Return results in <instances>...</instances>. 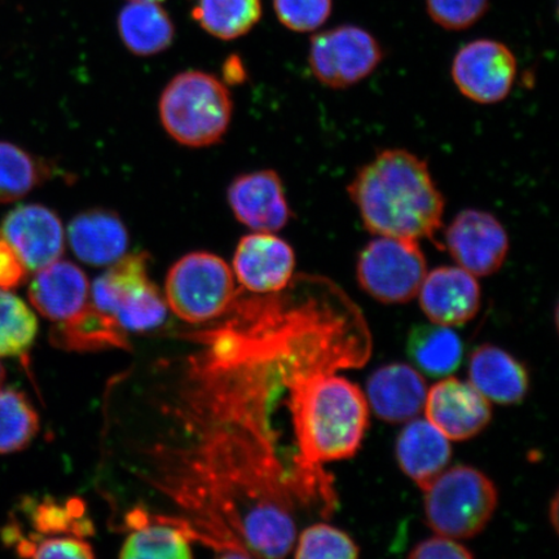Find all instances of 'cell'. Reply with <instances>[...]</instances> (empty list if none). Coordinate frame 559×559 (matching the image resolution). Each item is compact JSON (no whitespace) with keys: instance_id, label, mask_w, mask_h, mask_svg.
<instances>
[{"instance_id":"cell-7","label":"cell","mask_w":559,"mask_h":559,"mask_svg":"<svg viewBox=\"0 0 559 559\" xmlns=\"http://www.w3.org/2000/svg\"><path fill=\"white\" fill-rule=\"evenodd\" d=\"M91 304L124 332H146L164 323L165 300L148 277V255L122 257L96 280Z\"/></svg>"},{"instance_id":"cell-29","label":"cell","mask_w":559,"mask_h":559,"mask_svg":"<svg viewBox=\"0 0 559 559\" xmlns=\"http://www.w3.org/2000/svg\"><path fill=\"white\" fill-rule=\"evenodd\" d=\"M0 537L7 547L25 558H79L95 557L94 549L81 537L52 536L39 534L25 535L16 522L7 523L0 531Z\"/></svg>"},{"instance_id":"cell-27","label":"cell","mask_w":559,"mask_h":559,"mask_svg":"<svg viewBox=\"0 0 559 559\" xmlns=\"http://www.w3.org/2000/svg\"><path fill=\"white\" fill-rule=\"evenodd\" d=\"M47 178V166L20 146L0 142V204L29 194Z\"/></svg>"},{"instance_id":"cell-37","label":"cell","mask_w":559,"mask_h":559,"mask_svg":"<svg viewBox=\"0 0 559 559\" xmlns=\"http://www.w3.org/2000/svg\"><path fill=\"white\" fill-rule=\"evenodd\" d=\"M225 76L228 83H239L245 79V70L240 58L230 56L225 66Z\"/></svg>"},{"instance_id":"cell-26","label":"cell","mask_w":559,"mask_h":559,"mask_svg":"<svg viewBox=\"0 0 559 559\" xmlns=\"http://www.w3.org/2000/svg\"><path fill=\"white\" fill-rule=\"evenodd\" d=\"M191 540L171 524L148 522L134 528L122 545L123 559H190Z\"/></svg>"},{"instance_id":"cell-30","label":"cell","mask_w":559,"mask_h":559,"mask_svg":"<svg viewBox=\"0 0 559 559\" xmlns=\"http://www.w3.org/2000/svg\"><path fill=\"white\" fill-rule=\"evenodd\" d=\"M32 526L39 535H68L85 537L93 534V524L83 516V504L79 500L62 502L45 499L40 502L27 500L23 506Z\"/></svg>"},{"instance_id":"cell-2","label":"cell","mask_w":559,"mask_h":559,"mask_svg":"<svg viewBox=\"0 0 559 559\" xmlns=\"http://www.w3.org/2000/svg\"><path fill=\"white\" fill-rule=\"evenodd\" d=\"M293 439V496L321 501L326 513L335 507L331 475L323 466L355 456L369 423L367 397L355 383L330 369H311L293 377L286 388Z\"/></svg>"},{"instance_id":"cell-25","label":"cell","mask_w":559,"mask_h":559,"mask_svg":"<svg viewBox=\"0 0 559 559\" xmlns=\"http://www.w3.org/2000/svg\"><path fill=\"white\" fill-rule=\"evenodd\" d=\"M193 19L202 29L225 40L249 33L262 17V0H198Z\"/></svg>"},{"instance_id":"cell-34","label":"cell","mask_w":559,"mask_h":559,"mask_svg":"<svg viewBox=\"0 0 559 559\" xmlns=\"http://www.w3.org/2000/svg\"><path fill=\"white\" fill-rule=\"evenodd\" d=\"M432 21L447 31H465L477 24L489 9V0H426Z\"/></svg>"},{"instance_id":"cell-13","label":"cell","mask_w":559,"mask_h":559,"mask_svg":"<svg viewBox=\"0 0 559 559\" xmlns=\"http://www.w3.org/2000/svg\"><path fill=\"white\" fill-rule=\"evenodd\" d=\"M426 419L450 440H467L484 431L492 418L491 404L471 382L450 377L428 390Z\"/></svg>"},{"instance_id":"cell-22","label":"cell","mask_w":559,"mask_h":559,"mask_svg":"<svg viewBox=\"0 0 559 559\" xmlns=\"http://www.w3.org/2000/svg\"><path fill=\"white\" fill-rule=\"evenodd\" d=\"M117 25L124 46L139 56L163 52L174 40L175 27L169 13L156 2L124 5Z\"/></svg>"},{"instance_id":"cell-15","label":"cell","mask_w":559,"mask_h":559,"mask_svg":"<svg viewBox=\"0 0 559 559\" xmlns=\"http://www.w3.org/2000/svg\"><path fill=\"white\" fill-rule=\"evenodd\" d=\"M228 202L236 218L255 233L275 234L290 221L282 179L272 170L236 178L229 186Z\"/></svg>"},{"instance_id":"cell-38","label":"cell","mask_w":559,"mask_h":559,"mask_svg":"<svg viewBox=\"0 0 559 559\" xmlns=\"http://www.w3.org/2000/svg\"><path fill=\"white\" fill-rule=\"evenodd\" d=\"M558 493H556L554 500L550 502V509H549V519L551 524H554L555 530H558Z\"/></svg>"},{"instance_id":"cell-20","label":"cell","mask_w":559,"mask_h":559,"mask_svg":"<svg viewBox=\"0 0 559 559\" xmlns=\"http://www.w3.org/2000/svg\"><path fill=\"white\" fill-rule=\"evenodd\" d=\"M68 240L79 260L104 267L121 260L130 237L120 216L109 210L93 209L70 222Z\"/></svg>"},{"instance_id":"cell-6","label":"cell","mask_w":559,"mask_h":559,"mask_svg":"<svg viewBox=\"0 0 559 559\" xmlns=\"http://www.w3.org/2000/svg\"><path fill=\"white\" fill-rule=\"evenodd\" d=\"M165 292L171 311L191 324L225 317L239 297L233 270L206 251L180 258L167 274Z\"/></svg>"},{"instance_id":"cell-18","label":"cell","mask_w":559,"mask_h":559,"mask_svg":"<svg viewBox=\"0 0 559 559\" xmlns=\"http://www.w3.org/2000/svg\"><path fill=\"white\" fill-rule=\"evenodd\" d=\"M428 386L414 367L394 362L369 377L367 402L374 415L390 424L408 423L425 408Z\"/></svg>"},{"instance_id":"cell-21","label":"cell","mask_w":559,"mask_h":559,"mask_svg":"<svg viewBox=\"0 0 559 559\" xmlns=\"http://www.w3.org/2000/svg\"><path fill=\"white\" fill-rule=\"evenodd\" d=\"M469 379L489 402L519 404L527 395L528 373L521 361L498 346L481 345L469 358Z\"/></svg>"},{"instance_id":"cell-12","label":"cell","mask_w":559,"mask_h":559,"mask_svg":"<svg viewBox=\"0 0 559 559\" xmlns=\"http://www.w3.org/2000/svg\"><path fill=\"white\" fill-rule=\"evenodd\" d=\"M0 237L11 245L29 272L60 260L66 234L61 221L44 205H21L11 210L0 225Z\"/></svg>"},{"instance_id":"cell-23","label":"cell","mask_w":559,"mask_h":559,"mask_svg":"<svg viewBox=\"0 0 559 559\" xmlns=\"http://www.w3.org/2000/svg\"><path fill=\"white\" fill-rule=\"evenodd\" d=\"M407 353L419 372L439 379L456 372L463 361L464 345L450 326L421 324L412 328Z\"/></svg>"},{"instance_id":"cell-40","label":"cell","mask_w":559,"mask_h":559,"mask_svg":"<svg viewBox=\"0 0 559 559\" xmlns=\"http://www.w3.org/2000/svg\"><path fill=\"white\" fill-rule=\"evenodd\" d=\"M131 2H163V0H131Z\"/></svg>"},{"instance_id":"cell-31","label":"cell","mask_w":559,"mask_h":559,"mask_svg":"<svg viewBox=\"0 0 559 559\" xmlns=\"http://www.w3.org/2000/svg\"><path fill=\"white\" fill-rule=\"evenodd\" d=\"M38 333V321L24 300L0 289V356H23Z\"/></svg>"},{"instance_id":"cell-39","label":"cell","mask_w":559,"mask_h":559,"mask_svg":"<svg viewBox=\"0 0 559 559\" xmlns=\"http://www.w3.org/2000/svg\"><path fill=\"white\" fill-rule=\"evenodd\" d=\"M5 379V370L2 365H0V388H2V384Z\"/></svg>"},{"instance_id":"cell-8","label":"cell","mask_w":559,"mask_h":559,"mask_svg":"<svg viewBox=\"0 0 559 559\" xmlns=\"http://www.w3.org/2000/svg\"><path fill=\"white\" fill-rule=\"evenodd\" d=\"M428 264L417 240L379 236L356 263L361 289L379 302L407 304L418 295Z\"/></svg>"},{"instance_id":"cell-33","label":"cell","mask_w":559,"mask_h":559,"mask_svg":"<svg viewBox=\"0 0 559 559\" xmlns=\"http://www.w3.org/2000/svg\"><path fill=\"white\" fill-rule=\"evenodd\" d=\"M276 16L297 33L318 31L332 15L333 0H274Z\"/></svg>"},{"instance_id":"cell-5","label":"cell","mask_w":559,"mask_h":559,"mask_svg":"<svg viewBox=\"0 0 559 559\" xmlns=\"http://www.w3.org/2000/svg\"><path fill=\"white\" fill-rule=\"evenodd\" d=\"M424 492L426 523L437 535L453 540L479 535L499 502L493 481L466 465L445 469Z\"/></svg>"},{"instance_id":"cell-24","label":"cell","mask_w":559,"mask_h":559,"mask_svg":"<svg viewBox=\"0 0 559 559\" xmlns=\"http://www.w3.org/2000/svg\"><path fill=\"white\" fill-rule=\"evenodd\" d=\"M51 342L55 346L74 349V352L124 348L128 345L122 328L107 314L97 311L91 304L79 317L66 323L56 324L51 333Z\"/></svg>"},{"instance_id":"cell-14","label":"cell","mask_w":559,"mask_h":559,"mask_svg":"<svg viewBox=\"0 0 559 559\" xmlns=\"http://www.w3.org/2000/svg\"><path fill=\"white\" fill-rule=\"evenodd\" d=\"M296 255L290 245L271 233L242 237L234 257L237 280L254 295H272L292 282Z\"/></svg>"},{"instance_id":"cell-17","label":"cell","mask_w":559,"mask_h":559,"mask_svg":"<svg viewBox=\"0 0 559 559\" xmlns=\"http://www.w3.org/2000/svg\"><path fill=\"white\" fill-rule=\"evenodd\" d=\"M27 296L41 317L66 323L87 309L90 283L79 265L58 260L35 272Z\"/></svg>"},{"instance_id":"cell-35","label":"cell","mask_w":559,"mask_h":559,"mask_svg":"<svg viewBox=\"0 0 559 559\" xmlns=\"http://www.w3.org/2000/svg\"><path fill=\"white\" fill-rule=\"evenodd\" d=\"M473 557L464 545L442 535L417 544L409 554V558L414 559H472Z\"/></svg>"},{"instance_id":"cell-4","label":"cell","mask_w":559,"mask_h":559,"mask_svg":"<svg viewBox=\"0 0 559 559\" xmlns=\"http://www.w3.org/2000/svg\"><path fill=\"white\" fill-rule=\"evenodd\" d=\"M234 104L228 88L198 70L175 76L159 99L164 128L178 143L201 148L225 136Z\"/></svg>"},{"instance_id":"cell-9","label":"cell","mask_w":559,"mask_h":559,"mask_svg":"<svg viewBox=\"0 0 559 559\" xmlns=\"http://www.w3.org/2000/svg\"><path fill=\"white\" fill-rule=\"evenodd\" d=\"M382 58L379 40L359 26L341 25L314 34L311 39L310 68L326 87L356 85L374 72Z\"/></svg>"},{"instance_id":"cell-16","label":"cell","mask_w":559,"mask_h":559,"mask_svg":"<svg viewBox=\"0 0 559 559\" xmlns=\"http://www.w3.org/2000/svg\"><path fill=\"white\" fill-rule=\"evenodd\" d=\"M417 296L432 323L450 328L469 323L480 307L478 280L459 265L426 274Z\"/></svg>"},{"instance_id":"cell-3","label":"cell","mask_w":559,"mask_h":559,"mask_svg":"<svg viewBox=\"0 0 559 559\" xmlns=\"http://www.w3.org/2000/svg\"><path fill=\"white\" fill-rule=\"evenodd\" d=\"M347 190L370 234L436 243L444 199L428 164L414 153L382 151L356 173Z\"/></svg>"},{"instance_id":"cell-1","label":"cell","mask_w":559,"mask_h":559,"mask_svg":"<svg viewBox=\"0 0 559 559\" xmlns=\"http://www.w3.org/2000/svg\"><path fill=\"white\" fill-rule=\"evenodd\" d=\"M198 346L159 362L140 390L145 432L126 431V471L167 506L188 539L226 558H284L296 544L289 473L274 416L293 367L284 321L236 313L191 334Z\"/></svg>"},{"instance_id":"cell-19","label":"cell","mask_w":559,"mask_h":559,"mask_svg":"<svg viewBox=\"0 0 559 559\" xmlns=\"http://www.w3.org/2000/svg\"><path fill=\"white\" fill-rule=\"evenodd\" d=\"M395 453L403 473L425 491L449 466L452 447L429 419L414 418L397 437Z\"/></svg>"},{"instance_id":"cell-28","label":"cell","mask_w":559,"mask_h":559,"mask_svg":"<svg viewBox=\"0 0 559 559\" xmlns=\"http://www.w3.org/2000/svg\"><path fill=\"white\" fill-rule=\"evenodd\" d=\"M38 431L39 417L27 397L13 389L0 390V453L26 449Z\"/></svg>"},{"instance_id":"cell-10","label":"cell","mask_w":559,"mask_h":559,"mask_svg":"<svg viewBox=\"0 0 559 559\" xmlns=\"http://www.w3.org/2000/svg\"><path fill=\"white\" fill-rule=\"evenodd\" d=\"M452 79L460 93L474 103L496 104L512 91L516 59L501 41L478 39L454 56Z\"/></svg>"},{"instance_id":"cell-36","label":"cell","mask_w":559,"mask_h":559,"mask_svg":"<svg viewBox=\"0 0 559 559\" xmlns=\"http://www.w3.org/2000/svg\"><path fill=\"white\" fill-rule=\"evenodd\" d=\"M29 271L11 248V245L0 237V289L12 290L24 284Z\"/></svg>"},{"instance_id":"cell-11","label":"cell","mask_w":559,"mask_h":559,"mask_svg":"<svg viewBox=\"0 0 559 559\" xmlns=\"http://www.w3.org/2000/svg\"><path fill=\"white\" fill-rule=\"evenodd\" d=\"M445 248L459 267L474 276H489L504 264L509 237L492 214L464 210L445 230Z\"/></svg>"},{"instance_id":"cell-32","label":"cell","mask_w":559,"mask_h":559,"mask_svg":"<svg viewBox=\"0 0 559 559\" xmlns=\"http://www.w3.org/2000/svg\"><path fill=\"white\" fill-rule=\"evenodd\" d=\"M359 555L360 548L345 531L318 523L300 534L295 556L299 559H354Z\"/></svg>"}]
</instances>
